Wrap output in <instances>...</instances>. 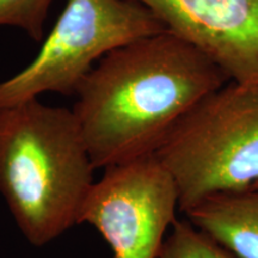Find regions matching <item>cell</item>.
Listing matches in <instances>:
<instances>
[{
  "mask_svg": "<svg viewBox=\"0 0 258 258\" xmlns=\"http://www.w3.org/2000/svg\"><path fill=\"white\" fill-rule=\"evenodd\" d=\"M238 83H258V0H132Z\"/></svg>",
  "mask_w": 258,
  "mask_h": 258,
  "instance_id": "6",
  "label": "cell"
},
{
  "mask_svg": "<svg viewBox=\"0 0 258 258\" xmlns=\"http://www.w3.org/2000/svg\"><path fill=\"white\" fill-rule=\"evenodd\" d=\"M154 156L188 212L215 194L258 183V83L230 84L215 90L175 125Z\"/></svg>",
  "mask_w": 258,
  "mask_h": 258,
  "instance_id": "3",
  "label": "cell"
},
{
  "mask_svg": "<svg viewBox=\"0 0 258 258\" xmlns=\"http://www.w3.org/2000/svg\"><path fill=\"white\" fill-rule=\"evenodd\" d=\"M53 0H0V27L22 29L32 41L44 38V23Z\"/></svg>",
  "mask_w": 258,
  "mask_h": 258,
  "instance_id": "9",
  "label": "cell"
},
{
  "mask_svg": "<svg viewBox=\"0 0 258 258\" xmlns=\"http://www.w3.org/2000/svg\"><path fill=\"white\" fill-rule=\"evenodd\" d=\"M93 170L72 110L37 98L0 110V194L29 243L79 224Z\"/></svg>",
  "mask_w": 258,
  "mask_h": 258,
  "instance_id": "2",
  "label": "cell"
},
{
  "mask_svg": "<svg viewBox=\"0 0 258 258\" xmlns=\"http://www.w3.org/2000/svg\"><path fill=\"white\" fill-rule=\"evenodd\" d=\"M230 77L164 30L111 50L80 84L73 114L95 169L154 154L175 125Z\"/></svg>",
  "mask_w": 258,
  "mask_h": 258,
  "instance_id": "1",
  "label": "cell"
},
{
  "mask_svg": "<svg viewBox=\"0 0 258 258\" xmlns=\"http://www.w3.org/2000/svg\"><path fill=\"white\" fill-rule=\"evenodd\" d=\"M175 180L154 154L105 169L79 215L110 245L114 258H158L177 220Z\"/></svg>",
  "mask_w": 258,
  "mask_h": 258,
  "instance_id": "5",
  "label": "cell"
},
{
  "mask_svg": "<svg viewBox=\"0 0 258 258\" xmlns=\"http://www.w3.org/2000/svg\"><path fill=\"white\" fill-rule=\"evenodd\" d=\"M164 30L152 12L132 0H66L36 57L0 83V110L44 92L76 95L96 60Z\"/></svg>",
  "mask_w": 258,
  "mask_h": 258,
  "instance_id": "4",
  "label": "cell"
},
{
  "mask_svg": "<svg viewBox=\"0 0 258 258\" xmlns=\"http://www.w3.org/2000/svg\"><path fill=\"white\" fill-rule=\"evenodd\" d=\"M185 215L235 258H258V185L215 194Z\"/></svg>",
  "mask_w": 258,
  "mask_h": 258,
  "instance_id": "7",
  "label": "cell"
},
{
  "mask_svg": "<svg viewBox=\"0 0 258 258\" xmlns=\"http://www.w3.org/2000/svg\"><path fill=\"white\" fill-rule=\"evenodd\" d=\"M254 185H258V183H256V184H254ZM253 186V185H252Z\"/></svg>",
  "mask_w": 258,
  "mask_h": 258,
  "instance_id": "10",
  "label": "cell"
},
{
  "mask_svg": "<svg viewBox=\"0 0 258 258\" xmlns=\"http://www.w3.org/2000/svg\"><path fill=\"white\" fill-rule=\"evenodd\" d=\"M158 258H235L191 222L177 220Z\"/></svg>",
  "mask_w": 258,
  "mask_h": 258,
  "instance_id": "8",
  "label": "cell"
}]
</instances>
